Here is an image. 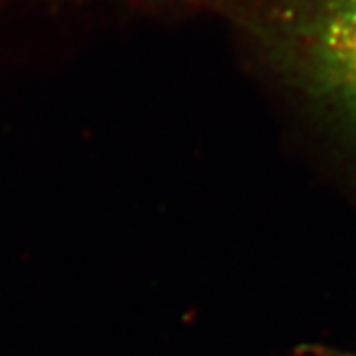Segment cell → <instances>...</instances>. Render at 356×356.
Listing matches in <instances>:
<instances>
[{
    "instance_id": "cell-1",
    "label": "cell",
    "mask_w": 356,
    "mask_h": 356,
    "mask_svg": "<svg viewBox=\"0 0 356 356\" xmlns=\"http://www.w3.org/2000/svg\"><path fill=\"white\" fill-rule=\"evenodd\" d=\"M267 26L293 75L356 147V0H275Z\"/></svg>"
},
{
    "instance_id": "cell-2",
    "label": "cell",
    "mask_w": 356,
    "mask_h": 356,
    "mask_svg": "<svg viewBox=\"0 0 356 356\" xmlns=\"http://www.w3.org/2000/svg\"><path fill=\"white\" fill-rule=\"evenodd\" d=\"M318 356H356V353H353V355H349V353H325V355H322L320 353Z\"/></svg>"
}]
</instances>
